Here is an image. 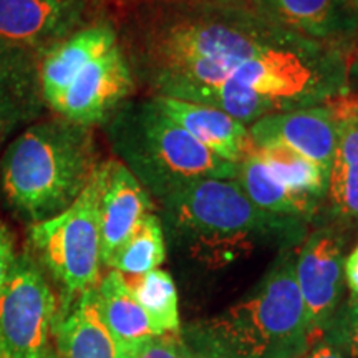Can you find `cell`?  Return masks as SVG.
Wrapping results in <instances>:
<instances>
[{
  "label": "cell",
  "instance_id": "1",
  "mask_svg": "<svg viewBox=\"0 0 358 358\" xmlns=\"http://www.w3.org/2000/svg\"><path fill=\"white\" fill-rule=\"evenodd\" d=\"M118 32L150 96L213 106L248 127L350 95V50L302 37L248 0L133 3Z\"/></svg>",
  "mask_w": 358,
  "mask_h": 358
},
{
  "label": "cell",
  "instance_id": "2",
  "mask_svg": "<svg viewBox=\"0 0 358 358\" xmlns=\"http://www.w3.org/2000/svg\"><path fill=\"white\" fill-rule=\"evenodd\" d=\"M169 239L206 267H222L262 245L297 248L307 222L257 208L236 179H203L159 201Z\"/></svg>",
  "mask_w": 358,
  "mask_h": 358
},
{
  "label": "cell",
  "instance_id": "3",
  "mask_svg": "<svg viewBox=\"0 0 358 358\" xmlns=\"http://www.w3.org/2000/svg\"><path fill=\"white\" fill-rule=\"evenodd\" d=\"M299 248V245H297ZM297 249L279 256L243 301L186 327L194 358H302L313 345L295 275Z\"/></svg>",
  "mask_w": 358,
  "mask_h": 358
},
{
  "label": "cell",
  "instance_id": "4",
  "mask_svg": "<svg viewBox=\"0 0 358 358\" xmlns=\"http://www.w3.org/2000/svg\"><path fill=\"white\" fill-rule=\"evenodd\" d=\"M93 128L60 116L37 120L17 134L0 159V191L30 224L64 213L100 166Z\"/></svg>",
  "mask_w": 358,
  "mask_h": 358
},
{
  "label": "cell",
  "instance_id": "5",
  "mask_svg": "<svg viewBox=\"0 0 358 358\" xmlns=\"http://www.w3.org/2000/svg\"><path fill=\"white\" fill-rule=\"evenodd\" d=\"M43 103L71 123L103 127L136 92L118 27L101 20L40 53Z\"/></svg>",
  "mask_w": 358,
  "mask_h": 358
},
{
  "label": "cell",
  "instance_id": "6",
  "mask_svg": "<svg viewBox=\"0 0 358 358\" xmlns=\"http://www.w3.org/2000/svg\"><path fill=\"white\" fill-rule=\"evenodd\" d=\"M106 138L155 203L203 179H236L239 164L219 158L159 108L153 96L129 98L103 124Z\"/></svg>",
  "mask_w": 358,
  "mask_h": 358
},
{
  "label": "cell",
  "instance_id": "7",
  "mask_svg": "<svg viewBox=\"0 0 358 358\" xmlns=\"http://www.w3.org/2000/svg\"><path fill=\"white\" fill-rule=\"evenodd\" d=\"M29 239L40 266L69 301L100 282V216L96 173L75 203L47 221L30 224Z\"/></svg>",
  "mask_w": 358,
  "mask_h": 358
},
{
  "label": "cell",
  "instance_id": "8",
  "mask_svg": "<svg viewBox=\"0 0 358 358\" xmlns=\"http://www.w3.org/2000/svg\"><path fill=\"white\" fill-rule=\"evenodd\" d=\"M57 307L43 268L34 256L19 254L0 294V358H43L53 350Z\"/></svg>",
  "mask_w": 358,
  "mask_h": 358
},
{
  "label": "cell",
  "instance_id": "9",
  "mask_svg": "<svg viewBox=\"0 0 358 358\" xmlns=\"http://www.w3.org/2000/svg\"><path fill=\"white\" fill-rule=\"evenodd\" d=\"M343 249V226L335 221L307 232L299 244L295 275L313 343L324 338L325 330L340 307L345 282Z\"/></svg>",
  "mask_w": 358,
  "mask_h": 358
},
{
  "label": "cell",
  "instance_id": "10",
  "mask_svg": "<svg viewBox=\"0 0 358 358\" xmlns=\"http://www.w3.org/2000/svg\"><path fill=\"white\" fill-rule=\"evenodd\" d=\"M110 19L105 0H0V40L40 53Z\"/></svg>",
  "mask_w": 358,
  "mask_h": 358
},
{
  "label": "cell",
  "instance_id": "11",
  "mask_svg": "<svg viewBox=\"0 0 358 358\" xmlns=\"http://www.w3.org/2000/svg\"><path fill=\"white\" fill-rule=\"evenodd\" d=\"M249 133L256 148L284 146L330 174L338 134L334 101L266 116Z\"/></svg>",
  "mask_w": 358,
  "mask_h": 358
},
{
  "label": "cell",
  "instance_id": "12",
  "mask_svg": "<svg viewBox=\"0 0 358 358\" xmlns=\"http://www.w3.org/2000/svg\"><path fill=\"white\" fill-rule=\"evenodd\" d=\"M100 259L106 264L146 214L155 213V201L122 161H101L96 169Z\"/></svg>",
  "mask_w": 358,
  "mask_h": 358
},
{
  "label": "cell",
  "instance_id": "13",
  "mask_svg": "<svg viewBox=\"0 0 358 358\" xmlns=\"http://www.w3.org/2000/svg\"><path fill=\"white\" fill-rule=\"evenodd\" d=\"M285 29L353 52L358 38V17L347 0H248Z\"/></svg>",
  "mask_w": 358,
  "mask_h": 358
},
{
  "label": "cell",
  "instance_id": "14",
  "mask_svg": "<svg viewBox=\"0 0 358 358\" xmlns=\"http://www.w3.org/2000/svg\"><path fill=\"white\" fill-rule=\"evenodd\" d=\"M45 108L38 55L0 40V141L37 122Z\"/></svg>",
  "mask_w": 358,
  "mask_h": 358
},
{
  "label": "cell",
  "instance_id": "15",
  "mask_svg": "<svg viewBox=\"0 0 358 358\" xmlns=\"http://www.w3.org/2000/svg\"><path fill=\"white\" fill-rule=\"evenodd\" d=\"M334 108L338 134L325 203L330 219L345 227L358 222V93L335 100Z\"/></svg>",
  "mask_w": 358,
  "mask_h": 358
},
{
  "label": "cell",
  "instance_id": "16",
  "mask_svg": "<svg viewBox=\"0 0 358 358\" xmlns=\"http://www.w3.org/2000/svg\"><path fill=\"white\" fill-rule=\"evenodd\" d=\"M153 98L169 118L219 158L239 164L256 148L248 124L221 110L166 96Z\"/></svg>",
  "mask_w": 358,
  "mask_h": 358
},
{
  "label": "cell",
  "instance_id": "17",
  "mask_svg": "<svg viewBox=\"0 0 358 358\" xmlns=\"http://www.w3.org/2000/svg\"><path fill=\"white\" fill-rule=\"evenodd\" d=\"M66 306L55 329L57 358H116V345L100 315L96 287Z\"/></svg>",
  "mask_w": 358,
  "mask_h": 358
},
{
  "label": "cell",
  "instance_id": "18",
  "mask_svg": "<svg viewBox=\"0 0 358 358\" xmlns=\"http://www.w3.org/2000/svg\"><path fill=\"white\" fill-rule=\"evenodd\" d=\"M236 181L248 198L264 211L308 222L320 211L324 201L292 189L268 171L254 148L239 163Z\"/></svg>",
  "mask_w": 358,
  "mask_h": 358
},
{
  "label": "cell",
  "instance_id": "19",
  "mask_svg": "<svg viewBox=\"0 0 358 358\" xmlns=\"http://www.w3.org/2000/svg\"><path fill=\"white\" fill-rule=\"evenodd\" d=\"M96 301L100 315L110 330L115 343H127L151 335L155 330L146 312L129 290L124 275L110 271L96 285Z\"/></svg>",
  "mask_w": 358,
  "mask_h": 358
},
{
  "label": "cell",
  "instance_id": "20",
  "mask_svg": "<svg viewBox=\"0 0 358 358\" xmlns=\"http://www.w3.org/2000/svg\"><path fill=\"white\" fill-rule=\"evenodd\" d=\"M166 259V243L161 219L156 213L143 217L140 226L116 249L106 264L123 275H143L155 271Z\"/></svg>",
  "mask_w": 358,
  "mask_h": 358
},
{
  "label": "cell",
  "instance_id": "21",
  "mask_svg": "<svg viewBox=\"0 0 358 358\" xmlns=\"http://www.w3.org/2000/svg\"><path fill=\"white\" fill-rule=\"evenodd\" d=\"M124 280L156 332H178L181 327L178 290L166 271L155 268L143 275H124Z\"/></svg>",
  "mask_w": 358,
  "mask_h": 358
},
{
  "label": "cell",
  "instance_id": "22",
  "mask_svg": "<svg viewBox=\"0 0 358 358\" xmlns=\"http://www.w3.org/2000/svg\"><path fill=\"white\" fill-rule=\"evenodd\" d=\"M256 153L279 181L325 203L329 173L320 166L284 146L256 148Z\"/></svg>",
  "mask_w": 358,
  "mask_h": 358
},
{
  "label": "cell",
  "instance_id": "23",
  "mask_svg": "<svg viewBox=\"0 0 358 358\" xmlns=\"http://www.w3.org/2000/svg\"><path fill=\"white\" fill-rule=\"evenodd\" d=\"M116 358H194L174 332L151 335L127 343H115Z\"/></svg>",
  "mask_w": 358,
  "mask_h": 358
},
{
  "label": "cell",
  "instance_id": "24",
  "mask_svg": "<svg viewBox=\"0 0 358 358\" xmlns=\"http://www.w3.org/2000/svg\"><path fill=\"white\" fill-rule=\"evenodd\" d=\"M324 337L343 355L358 358V303L355 299L352 297L345 306L338 307Z\"/></svg>",
  "mask_w": 358,
  "mask_h": 358
},
{
  "label": "cell",
  "instance_id": "25",
  "mask_svg": "<svg viewBox=\"0 0 358 358\" xmlns=\"http://www.w3.org/2000/svg\"><path fill=\"white\" fill-rule=\"evenodd\" d=\"M15 257V239H13L12 231L6 224L0 222V294L6 287Z\"/></svg>",
  "mask_w": 358,
  "mask_h": 358
},
{
  "label": "cell",
  "instance_id": "26",
  "mask_svg": "<svg viewBox=\"0 0 358 358\" xmlns=\"http://www.w3.org/2000/svg\"><path fill=\"white\" fill-rule=\"evenodd\" d=\"M343 277L353 297H358V244L343 261Z\"/></svg>",
  "mask_w": 358,
  "mask_h": 358
},
{
  "label": "cell",
  "instance_id": "27",
  "mask_svg": "<svg viewBox=\"0 0 358 358\" xmlns=\"http://www.w3.org/2000/svg\"><path fill=\"white\" fill-rule=\"evenodd\" d=\"M302 358H345V355L324 337L319 342L313 343Z\"/></svg>",
  "mask_w": 358,
  "mask_h": 358
},
{
  "label": "cell",
  "instance_id": "28",
  "mask_svg": "<svg viewBox=\"0 0 358 358\" xmlns=\"http://www.w3.org/2000/svg\"><path fill=\"white\" fill-rule=\"evenodd\" d=\"M348 90L350 93H358V38L348 62Z\"/></svg>",
  "mask_w": 358,
  "mask_h": 358
},
{
  "label": "cell",
  "instance_id": "29",
  "mask_svg": "<svg viewBox=\"0 0 358 358\" xmlns=\"http://www.w3.org/2000/svg\"><path fill=\"white\" fill-rule=\"evenodd\" d=\"M348 6H350V8L353 10V13L358 17V0H347Z\"/></svg>",
  "mask_w": 358,
  "mask_h": 358
},
{
  "label": "cell",
  "instance_id": "30",
  "mask_svg": "<svg viewBox=\"0 0 358 358\" xmlns=\"http://www.w3.org/2000/svg\"><path fill=\"white\" fill-rule=\"evenodd\" d=\"M43 358H57V353H55V350H50Z\"/></svg>",
  "mask_w": 358,
  "mask_h": 358
},
{
  "label": "cell",
  "instance_id": "31",
  "mask_svg": "<svg viewBox=\"0 0 358 358\" xmlns=\"http://www.w3.org/2000/svg\"><path fill=\"white\" fill-rule=\"evenodd\" d=\"M133 3H140V2H151V0H131Z\"/></svg>",
  "mask_w": 358,
  "mask_h": 358
},
{
  "label": "cell",
  "instance_id": "32",
  "mask_svg": "<svg viewBox=\"0 0 358 358\" xmlns=\"http://www.w3.org/2000/svg\"><path fill=\"white\" fill-rule=\"evenodd\" d=\"M353 299H355V301H357V303H358V297H353Z\"/></svg>",
  "mask_w": 358,
  "mask_h": 358
}]
</instances>
